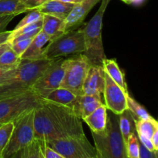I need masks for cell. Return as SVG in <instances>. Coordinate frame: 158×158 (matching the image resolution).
<instances>
[{
  "label": "cell",
  "instance_id": "1",
  "mask_svg": "<svg viewBox=\"0 0 158 158\" xmlns=\"http://www.w3.org/2000/svg\"><path fill=\"white\" fill-rule=\"evenodd\" d=\"M54 60H23L13 79L0 85V100L16 97L32 91V87Z\"/></svg>",
  "mask_w": 158,
  "mask_h": 158
},
{
  "label": "cell",
  "instance_id": "2",
  "mask_svg": "<svg viewBox=\"0 0 158 158\" xmlns=\"http://www.w3.org/2000/svg\"><path fill=\"white\" fill-rule=\"evenodd\" d=\"M92 136L97 154L101 158H127L118 115L110 111L106 129L101 133L92 132Z\"/></svg>",
  "mask_w": 158,
  "mask_h": 158
},
{
  "label": "cell",
  "instance_id": "3",
  "mask_svg": "<svg viewBox=\"0 0 158 158\" xmlns=\"http://www.w3.org/2000/svg\"><path fill=\"white\" fill-rule=\"evenodd\" d=\"M43 105L46 109L57 139L85 136L81 119L73 109L45 100Z\"/></svg>",
  "mask_w": 158,
  "mask_h": 158
},
{
  "label": "cell",
  "instance_id": "4",
  "mask_svg": "<svg viewBox=\"0 0 158 158\" xmlns=\"http://www.w3.org/2000/svg\"><path fill=\"white\" fill-rule=\"evenodd\" d=\"M101 5L93 18L83 25V35L85 41V52L91 66H102L106 59L103 40L102 29L105 11L110 0H101Z\"/></svg>",
  "mask_w": 158,
  "mask_h": 158
},
{
  "label": "cell",
  "instance_id": "5",
  "mask_svg": "<svg viewBox=\"0 0 158 158\" xmlns=\"http://www.w3.org/2000/svg\"><path fill=\"white\" fill-rule=\"evenodd\" d=\"M83 25L75 29L66 31L54 40H50L45 47L44 58L56 60L84 53Z\"/></svg>",
  "mask_w": 158,
  "mask_h": 158
},
{
  "label": "cell",
  "instance_id": "6",
  "mask_svg": "<svg viewBox=\"0 0 158 158\" xmlns=\"http://www.w3.org/2000/svg\"><path fill=\"white\" fill-rule=\"evenodd\" d=\"M33 117L34 110L14 120L13 131L7 145L2 152V158L10 157L35 140Z\"/></svg>",
  "mask_w": 158,
  "mask_h": 158
},
{
  "label": "cell",
  "instance_id": "7",
  "mask_svg": "<svg viewBox=\"0 0 158 158\" xmlns=\"http://www.w3.org/2000/svg\"><path fill=\"white\" fill-rule=\"evenodd\" d=\"M44 99L33 92L0 100V124L13 122L26 113L35 110Z\"/></svg>",
  "mask_w": 158,
  "mask_h": 158
},
{
  "label": "cell",
  "instance_id": "8",
  "mask_svg": "<svg viewBox=\"0 0 158 158\" xmlns=\"http://www.w3.org/2000/svg\"><path fill=\"white\" fill-rule=\"evenodd\" d=\"M91 64L84 54H78L65 59L64 76L60 87L83 95V86Z\"/></svg>",
  "mask_w": 158,
  "mask_h": 158
},
{
  "label": "cell",
  "instance_id": "9",
  "mask_svg": "<svg viewBox=\"0 0 158 158\" xmlns=\"http://www.w3.org/2000/svg\"><path fill=\"white\" fill-rule=\"evenodd\" d=\"M44 141L64 158H93L97 154L95 147L89 143L86 135Z\"/></svg>",
  "mask_w": 158,
  "mask_h": 158
},
{
  "label": "cell",
  "instance_id": "10",
  "mask_svg": "<svg viewBox=\"0 0 158 158\" xmlns=\"http://www.w3.org/2000/svg\"><path fill=\"white\" fill-rule=\"evenodd\" d=\"M65 59H56L43 72L32 87V92L44 99L54 89L60 87L65 69Z\"/></svg>",
  "mask_w": 158,
  "mask_h": 158
},
{
  "label": "cell",
  "instance_id": "11",
  "mask_svg": "<svg viewBox=\"0 0 158 158\" xmlns=\"http://www.w3.org/2000/svg\"><path fill=\"white\" fill-rule=\"evenodd\" d=\"M127 94L128 92H125L105 72V85L103 94L106 109L117 115L121 114L127 110Z\"/></svg>",
  "mask_w": 158,
  "mask_h": 158
},
{
  "label": "cell",
  "instance_id": "12",
  "mask_svg": "<svg viewBox=\"0 0 158 158\" xmlns=\"http://www.w3.org/2000/svg\"><path fill=\"white\" fill-rule=\"evenodd\" d=\"M100 1L101 0H83L81 2L74 5L69 15L64 20L63 31L72 30L82 26L91 9Z\"/></svg>",
  "mask_w": 158,
  "mask_h": 158
},
{
  "label": "cell",
  "instance_id": "13",
  "mask_svg": "<svg viewBox=\"0 0 158 158\" xmlns=\"http://www.w3.org/2000/svg\"><path fill=\"white\" fill-rule=\"evenodd\" d=\"M105 71L103 66H90L83 86V94L102 96L104 90Z\"/></svg>",
  "mask_w": 158,
  "mask_h": 158
},
{
  "label": "cell",
  "instance_id": "14",
  "mask_svg": "<svg viewBox=\"0 0 158 158\" xmlns=\"http://www.w3.org/2000/svg\"><path fill=\"white\" fill-rule=\"evenodd\" d=\"M102 104H103L102 96L83 94L78 96L73 110L81 120H83Z\"/></svg>",
  "mask_w": 158,
  "mask_h": 158
},
{
  "label": "cell",
  "instance_id": "15",
  "mask_svg": "<svg viewBox=\"0 0 158 158\" xmlns=\"http://www.w3.org/2000/svg\"><path fill=\"white\" fill-rule=\"evenodd\" d=\"M49 41L50 38L49 35L41 30L32 39L30 45L26 52L21 56V58L27 60H36L44 58L43 52L45 47Z\"/></svg>",
  "mask_w": 158,
  "mask_h": 158
},
{
  "label": "cell",
  "instance_id": "16",
  "mask_svg": "<svg viewBox=\"0 0 158 158\" xmlns=\"http://www.w3.org/2000/svg\"><path fill=\"white\" fill-rule=\"evenodd\" d=\"M74 4L64 2L60 0H48L37 10L42 14L52 15L60 19L65 20L73 8Z\"/></svg>",
  "mask_w": 158,
  "mask_h": 158
},
{
  "label": "cell",
  "instance_id": "17",
  "mask_svg": "<svg viewBox=\"0 0 158 158\" xmlns=\"http://www.w3.org/2000/svg\"><path fill=\"white\" fill-rule=\"evenodd\" d=\"M90 128L91 132L101 133L104 131L107 122V109L104 104L97 107L89 116L83 119Z\"/></svg>",
  "mask_w": 158,
  "mask_h": 158
},
{
  "label": "cell",
  "instance_id": "18",
  "mask_svg": "<svg viewBox=\"0 0 158 158\" xmlns=\"http://www.w3.org/2000/svg\"><path fill=\"white\" fill-rule=\"evenodd\" d=\"M78 96L80 95H77L69 89L59 87L49 93L45 97L44 100L46 101L63 105V106H68V107H70L71 109H73Z\"/></svg>",
  "mask_w": 158,
  "mask_h": 158
},
{
  "label": "cell",
  "instance_id": "19",
  "mask_svg": "<svg viewBox=\"0 0 158 158\" xmlns=\"http://www.w3.org/2000/svg\"><path fill=\"white\" fill-rule=\"evenodd\" d=\"M43 18L32 24L20 28L17 30L11 31V35L9 39V43H12L23 40L33 39L42 30Z\"/></svg>",
  "mask_w": 158,
  "mask_h": 158
},
{
  "label": "cell",
  "instance_id": "20",
  "mask_svg": "<svg viewBox=\"0 0 158 158\" xmlns=\"http://www.w3.org/2000/svg\"><path fill=\"white\" fill-rule=\"evenodd\" d=\"M63 24H64V20L60 19L52 15L43 14L42 31L49 35L50 40H54L64 32Z\"/></svg>",
  "mask_w": 158,
  "mask_h": 158
},
{
  "label": "cell",
  "instance_id": "21",
  "mask_svg": "<svg viewBox=\"0 0 158 158\" xmlns=\"http://www.w3.org/2000/svg\"><path fill=\"white\" fill-rule=\"evenodd\" d=\"M102 66H103L105 72L109 75V77L125 92H128L127 86L126 81H125L124 74L120 69L116 60L106 58L103 60Z\"/></svg>",
  "mask_w": 158,
  "mask_h": 158
},
{
  "label": "cell",
  "instance_id": "22",
  "mask_svg": "<svg viewBox=\"0 0 158 158\" xmlns=\"http://www.w3.org/2000/svg\"><path fill=\"white\" fill-rule=\"evenodd\" d=\"M119 128L123 137L124 143H126L128 137L132 133L136 132L135 130V117L128 110L123 111L121 114L118 115Z\"/></svg>",
  "mask_w": 158,
  "mask_h": 158
},
{
  "label": "cell",
  "instance_id": "23",
  "mask_svg": "<svg viewBox=\"0 0 158 158\" xmlns=\"http://www.w3.org/2000/svg\"><path fill=\"white\" fill-rule=\"evenodd\" d=\"M135 130L137 135L143 136L151 139L153 134L158 130V123L154 117H151L148 119H136Z\"/></svg>",
  "mask_w": 158,
  "mask_h": 158
},
{
  "label": "cell",
  "instance_id": "24",
  "mask_svg": "<svg viewBox=\"0 0 158 158\" xmlns=\"http://www.w3.org/2000/svg\"><path fill=\"white\" fill-rule=\"evenodd\" d=\"M27 12L19 0H0V15H15L16 16Z\"/></svg>",
  "mask_w": 158,
  "mask_h": 158
},
{
  "label": "cell",
  "instance_id": "25",
  "mask_svg": "<svg viewBox=\"0 0 158 158\" xmlns=\"http://www.w3.org/2000/svg\"><path fill=\"white\" fill-rule=\"evenodd\" d=\"M22 62V58L19 56L11 47L5 51L0 56V68L5 69H15L18 68Z\"/></svg>",
  "mask_w": 158,
  "mask_h": 158
},
{
  "label": "cell",
  "instance_id": "26",
  "mask_svg": "<svg viewBox=\"0 0 158 158\" xmlns=\"http://www.w3.org/2000/svg\"><path fill=\"white\" fill-rule=\"evenodd\" d=\"M127 110L136 119H148L151 117L146 109L137 101H136L128 93L127 94Z\"/></svg>",
  "mask_w": 158,
  "mask_h": 158
},
{
  "label": "cell",
  "instance_id": "27",
  "mask_svg": "<svg viewBox=\"0 0 158 158\" xmlns=\"http://www.w3.org/2000/svg\"><path fill=\"white\" fill-rule=\"evenodd\" d=\"M127 158H139L140 154V141L136 132L132 133L128 137L125 143Z\"/></svg>",
  "mask_w": 158,
  "mask_h": 158
},
{
  "label": "cell",
  "instance_id": "28",
  "mask_svg": "<svg viewBox=\"0 0 158 158\" xmlns=\"http://www.w3.org/2000/svg\"><path fill=\"white\" fill-rule=\"evenodd\" d=\"M13 122H9L0 125V155L9 142L13 131Z\"/></svg>",
  "mask_w": 158,
  "mask_h": 158
},
{
  "label": "cell",
  "instance_id": "29",
  "mask_svg": "<svg viewBox=\"0 0 158 158\" xmlns=\"http://www.w3.org/2000/svg\"><path fill=\"white\" fill-rule=\"evenodd\" d=\"M21 158H41L38 140L35 139L30 144L22 150Z\"/></svg>",
  "mask_w": 158,
  "mask_h": 158
},
{
  "label": "cell",
  "instance_id": "30",
  "mask_svg": "<svg viewBox=\"0 0 158 158\" xmlns=\"http://www.w3.org/2000/svg\"><path fill=\"white\" fill-rule=\"evenodd\" d=\"M29 13L18 23L16 26L15 27V29L13 30H17V29H20V28L23 27V26H26L27 25L32 24V23H35V22L38 21V20L41 19L43 18V14L41 12H39L37 9L35 10H32L28 12Z\"/></svg>",
  "mask_w": 158,
  "mask_h": 158
},
{
  "label": "cell",
  "instance_id": "31",
  "mask_svg": "<svg viewBox=\"0 0 158 158\" xmlns=\"http://www.w3.org/2000/svg\"><path fill=\"white\" fill-rule=\"evenodd\" d=\"M41 158H64L61 154L49 148L44 140H38Z\"/></svg>",
  "mask_w": 158,
  "mask_h": 158
},
{
  "label": "cell",
  "instance_id": "32",
  "mask_svg": "<svg viewBox=\"0 0 158 158\" xmlns=\"http://www.w3.org/2000/svg\"><path fill=\"white\" fill-rule=\"evenodd\" d=\"M32 39H28V40H23L20 41L15 42V43H10L11 49L19 56L21 57V56L26 52L27 48L30 45Z\"/></svg>",
  "mask_w": 158,
  "mask_h": 158
},
{
  "label": "cell",
  "instance_id": "33",
  "mask_svg": "<svg viewBox=\"0 0 158 158\" xmlns=\"http://www.w3.org/2000/svg\"><path fill=\"white\" fill-rule=\"evenodd\" d=\"M47 1L48 0H19L20 3L27 9L28 12L37 9Z\"/></svg>",
  "mask_w": 158,
  "mask_h": 158
},
{
  "label": "cell",
  "instance_id": "34",
  "mask_svg": "<svg viewBox=\"0 0 158 158\" xmlns=\"http://www.w3.org/2000/svg\"><path fill=\"white\" fill-rule=\"evenodd\" d=\"M17 69H5L0 68V85L4 84L8 81L11 80L16 75Z\"/></svg>",
  "mask_w": 158,
  "mask_h": 158
},
{
  "label": "cell",
  "instance_id": "35",
  "mask_svg": "<svg viewBox=\"0 0 158 158\" xmlns=\"http://www.w3.org/2000/svg\"><path fill=\"white\" fill-rule=\"evenodd\" d=\"M139 158H157V151H150L140 142Z\"/></svg>",
  "mask_w": 158,
  "mask_h": 158
},
{
  "label": "cell",
  "instance_id": "36",
  "mask_svg": "<svg viewBox=\"0 0 158 158\" xmlns=\"http://www.w3.org/2000/svg\"><path fill=\"white\" fill-rule=\"evenodd\" d=\"M15 17V15H0V32H4L8 25Z\"/></svg>",
  "mask_w": 158,
  "mask_h": 158
},
{
  "label": "cell",
  "instance_id": "37",
  "mask_svg": "<svg viewBox=\"0 0 158 158\" xmlns=\"http://www.w3.org/2000/svg\"><path fill=\"white\" fill-rule=\"evenodd\" d=\"M137 137H138L139 141L140 142V143H141L143 146H144L147 149L149 150L150 151H157L154 149V145H153L152 142H151V139L140 135H137Z\"/></svg>",
  "mask_w": 158,
  "mask_h": 158
},
{
  "label": "cell",
  "instance_id": "38",
  "mask_svg": "<svg viewBox=\"0 0 158 158\" xmlns=\"http://www.w3.org/2000/svg\"><path fill=\"white\" fill-rule=\"evenodd\" d=\"M10 35L11 31H4V32H0V44L9 41Z\"/></svg>",
  "mask_w": 158,
  "mask_h": 158
},
{
  "label": "cell",
  "instance_id": "39",
  "mask_svg": "<svg viewBox=\"0 0 158 158\" xmlns=\"http://www.w3.org/2000/svg\"><path fill=\"white\" fill-rule=\"evenodd\" d=\"M151 142H152L153 145L154 147V149L155 151H158V130L154 132V134H153L152 137H151Z\"/></svg>",
  "mask_w": 158,
  "mask_h": 158
},
{
  "label": "cell",
  "instance_id": "40",
  "mask_svg": "<svg viewBox=\"0 0 158 158\" xmlns=\"http://www.w3.org/2000/svg\"><path fill=\"white\" fill-rule=\"evenodd\" d=\"M10 47H11V44L10 43H9V42H6V43L0 44V56H1L2 53H3L5 51L7 50V49H9Z\"/></svg>",
  "mask_w": 158,
  "mask_h": 158
},
{
  "label": "cell",
  "instance_id": "41",
  "mask_svg": "<svg viewBox=\"0 0 158 158\" xmlns=\"http://www.w3.org/2000/svg\"><path fill=\"white\" fill-rule=\"evenodd\" d=\"M123 2L130 5H140V3L143 2L144 0H121Z\"/></svg>",
  "mask_w": 158,
  "mask_h": 158
},
{
  "label": "cell",
  "instance_id": "42",
  "mask_svg": "<svg viewBox=\"0 0 158 158\" xmlns=\"http://www.w3.org/2000/svg\"><path fill=\"white\" fill-rule=\"evenodd\" d=\"M60 1L64 2H67V3H71V4H78V3L81 2L83 0H60Z\"/></svg>",
  "mask_w": 158,
  "mask_h": 158
},
{
  "label": "cell",
  "instance_id": "43",
  "mask_svg": "<svg viewBox=\"0 0 158 158\" xmlns=\"http://www.w3.org/2000/svg\"><path fill=\"white\" fill-rule=\"evenodd\" d=\"M9 158H21V151H19V152L15 153V154H14L13 155L11 156Z\"/></svg>",
  "mask_w": 158,
  "mask_h": 158
},
{
  "label": "cell",
  "instance_id": "44",
  "mask_svg": "<svg viewBox=\"0 0 158 158\" xmlns=\"http://www.w3.org/2000/svg\"><path fill=\"white\" fill-rule=\"evenodd\" d=\"M93 158H101V157H100V156L98 154H97V155H96L95 157H93Z\"/></svg>",
  "mask_w": 158,
  "mask_h": 158
},
{
  "label": "cell",
  "instance_id": "45",
  "mask_svg": "<svg viewBox=\"0 0 158 158\" xmlns=\"http://www.w3.org/2000/svg\"><path fill=\"white\" fill-rule=\"evenodd\" d=\"M0 158H2V157H1V155H0Z\"/></svg>",
  "mask_w": 158,
  "mask_h": 158
},
{
  "label": "cell",
  "instance_id": "46",
  "mask_svg": "<svg viewBox=\"0 0 158 158\" xmlns=\"http://www.w3.org/2000/svg\"><path fill=\"white\" fill-rule=\"evenodd\" d=\"M0 125H1V124H0Z\"/></svg>",
  "mask_w": 158,
  "mask_h": 158
}]
</instances>
